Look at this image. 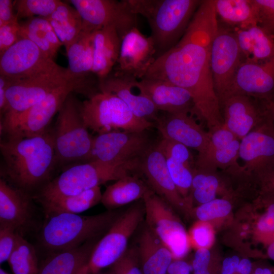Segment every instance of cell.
I'll use <instances>...</instances> for the list:
<instances>
[{"label":"cell","instance_id":"10","mask_svg":"<svg viewBox=\"0 0 274 274\" xmlns=\"http://www.w3.org/2000/svg\"><path fill=\"white\" fill-rule=\"evenodd\" d=\"M142 200L146 226L170 250L174 260L182 259L191 244L188 233L170 206L151 189Z\"/></svg>","mask_w":274,"mask_h":274},{"label":"cell","instance_id":"47","mask_svg":"<svg viewBox=\"0 0 274 274\" xmlns=\"http://www.w3.org/2000/svg\"><path fill=\"white\" fill-rule=\"evenodd\" d=\"M193 271L214 268L212 264L211 253L207 248L197 249L195 253L192 264Z\"/></svg>","mask_w":274,"mask_h":274},{"label":"cell","instance_id":"38","mask_svg":"<svg viewBox=\"0 0 274 274\" xmlns=\"http://www.w3.org/2000/svg\"><path fill=\"white\" fill-rule=\"evenodd\" d=\"M212 171L195 168L190 190L193 198L200 204L215 199L220 187L219 178Z\"/></svg>","mask_w":274,"mask_h":274},{"label":"cell","instance_id":"28","mask_svg":"<svg viewBox=\"0 0 274 274\" xmlns=\"http://www.w3.org/2000/svg\"><path fill=\"white\" fill-rule=\"evenodd\" d=\"M121 39L116 29L112 26L94 31V60L92 73L99 81L110 75L118 59Z\"/></svg>","mask_w":274,"mask_h":274},{"label":"cell","instance_id":"39","mask_svg":"<svg viewBox=\"0 0 274 274\" xmlns=\"http://www.w3.org/2000/svg\"><path fill=\"white\" fill-rule=\"evenodd\" d=\"M61 2L58 0H16L14 1V6L18 19L35 17L47 18Z\"/></svg>","mask_w":274,"mask_h":274},{"label":"cell","instance_id":"61","mask_svg":"<svg viewBox=\"0 0 274 274\" xmlns=\"http://www.w3.org/2000/svg\"><path fill=\"white\" fill-rule=\"evenodd\" d=\"M234 274H238V273H235Z\"/></svg>","mask_w":274,"mask_h":274},{"label":"cell","instance_id":"37","mask_svg":"<svg viewBox=\"0 0 274 274\" xmlns=\"http://www.w3.org/2000/svg\"><path fill=\"white\" fill-rule=\"evenodd\" d=\"M8 262L13 274H38L40 264L36 248L20 234Z\"/></svg>","mask_w":274,"mask_h":274},{"label":"cell","instance_id":"55","mask_svg":"<svg viewBox=\"0 0 274 274\" xmlns=\"http://www.w3.org/2000/svg\"><path fill=\"white\" fill-rule=\"evenodd\" d=\"M264 189L266 192L274 193V175L264 183Z\"/></svg>","mask_w":274,"mask_h":274},{"label":"cell","instance_id":"36","mask_svg":"<svg viewBox=\"0 0 274 274\" xmlns=\"http://www.w3.org/2000/svg\"><path fill=\"white\" fill-rule=\"evenodd\" d=\"M215 7L223 21L238 28L257 24L252 0H215Z\"/></svg>","mask_w":274,"mask_h":274},{"label":"cell","instance_id":"4","mask_svg":"<svg viewBox=\"0 0 274 274\" xmlns=\"http://www.w3.org/2000/svg\"><path fill=\"white\" fill-rule=\"evenodd\" d=\"M122 212L116 210L90 216L61 214L47 219L39 244L49 254L74 249L105 234Z\"/></svg>","mask_w":274,"mask_h":274},{"label":"cell","instance_id":"60","mask_svg":"<svg viewBox=\"0 0 274 274\" xmlns=\"http://www.w3.org/2000/svg\"><path fill=\"white\" fill-rule=\"evenodd\" d=\"M273 274H274V268H273Z\"/></svg>","mask_w":274,"mask_h":274},{"label":"cell","instance_id":"8","mask_svg":"<svg viewBox=\"0 0 274 274\" xmlns=\"http://www.w3.org/2000/svg\"><path fill=\"white\" fill-rule=\"evenodd\" d=\"M144 218L143 200L122 212L97 242L88 262L77 274H97L113 264L126 252L130 238Z\"/></svg>","mask_w":274,"mask_h":274},{"label":"cell","instance_id":"27","mask_svg":"<svg viewBox=\"0 0 274 274\" xmlns=\"http://www.w3.org/2000/svg\"><path fill=\"white\" fill-rule=\"evenodd\" d=\"M138 242L136 250L143 274H166L174 260L170 250L146 224Z\"/></svg>","mask_w":274,"mask_h":274},{"label":"cell","instance_id":"29","mask_svg":"<svg viewBox=\"0 0 274 274\" xmlns=\"http://www.w3.org/2000/svg\"><path fill=\"white\" fill-rule=\"evenodd\" d=\"M98 241L95 239L74 249L49 254L39 265L38 274H77L88 262Z\"/></svg>","mask_w":274,"mask_h":274},{"label":"cell","instance_id":"30","mask_svg":"<svg viewBox=\"0 0 274 274\" xmlns=\"http://www.w3.org/2000/svg\"><path fill=\"white\" fill-rule=\"evenodd\" d=\"M234 32L243 61L262 62L274 56V38L258 24Z\"/></svg>","mask_w":274,"mask_h":274},{"label":"cell","instance_id":"3","mask_svg":"<svg viewBox=\"0 0 274 274\" xmlns=\"http://www.w3.org/2000/svg\"><path fill=\"white\" fill-rule=\"evenodd\" d=\"M131 11L150 27L157 57L174 47L185 33L202 1L125 0ZM156 57V58H157Z\"/></svg>","mask_w":274,"mask_h":274},{"label":"cell","instance_id":"53","mask_svg":"<svg viewBox=\"0 0 274 274\" xmlns=\"http://www.w3.org/2000/svg\"><path fill=\"white\" fill-rule=\"evenodd\" d=\"M261 101L274 127V99Z\"/></svg>","mask_w":274,"mask_h":274},{"label":"cell","instance_id":"58","mask_svg":"<svg viewBox=\"0 0 274 274\" xmlns=\"http://www.w3.org/2000/svg\"><path fill=\"white\" fill-rule=\"evenodd\" d=\"M0 274H9V273L1 267L0 268Z\"/></svg>","mask_w":274,"mask_h":274},{"label":"cell","instance_id":"42","mask_svg":"<svg viewBox=\"0 0 274 274\" xmlns=\"http://www.w3.org/2000/svg\"><path fill=\"white\" fill-rule=\"evenodd\" d=\"M257 24L274 38V0H252Z\"/></svg>","mask_w":274,"mask_h":274},{"label":"cell","instance_id":"40","mask_svg":"<svg viewBox=\"0 0 274 274\" xmlns=\"http://www.w3.org/2000/svg\"><path fill=\"white\" fill-rule=\"evenodd\" d=\"M231 210L230 202L225 199H214L201 204L196 208L195 214L199 221L208 222L227 216Z\"/></svg>","mask_w":274,"mask_h":274},{"label":"cell","instance_id":"34","mask_svg":"<svg viewBox=\"0 0 274 274\" xmlns=\"http://www.w3.org/2000/svg\"><path fill=\"white\" fill-rule=\"evenodd\" d=\"M20 36L29 39L47 55L54 59L63 45L48 20L35 17L20 23Z\"/></svg>","mask_w":274,"mask_h":274},{"label":"cell","instance_id":"5","mask_svg":"<svg viewBox=\"0 0 274 274\" xmlns=\"http://www.w3.org/2000/svg\"><path fill=\"white\" fill-rule=\"evenodd\" d=\"M133 168L93 159L73 165L51 180L32 197L36 201L76 195L135 172Z\"/></svg>","mask_w":274,"mask_h":274},{"label":"cell","instance_id":"25","mask_svg":"<svg viewBox=\"0 0 274 274\" xmlns=\"http://www.w3.org/2000/svg\"><path fill=\"white\" fill-rule=\"evenodd\" d=\"M139 82L141 88L158 111L174 113L193 110L191 96L184 88L155 78H144Z\"/></svg>","mask_w":274,"mask_h":274},{"label":"cell","instance_id":"51","mask_svg":"<svg viewBox=\"0 0 274 274\" xmlns=\"http://www.w3.org/2000/svg\"><path fill=\"white\" fill-rule=\"evenodd\" d=\"M239 261L238 256L227 257L222 262L220 274H234Z\"/></svg>","mask_w":274,"mask_h":274},{"label":"cell","instance_id":"31","mask_svg":"<svg viewBox=\"0 0 274 274\" xmlns=\"http://www.w3.org/2000/svg\"><path fill=\"white\" fill-rule=\"evenodd\" d=\"M100 186L81 193L37 201L42 208L46 219L61 214H78L101 202Z\"/></svg>","mask_w":274,"mask_h":274},{"label":"cell","instance_id":"22","mask_svg":"<svg viewBox=\"0 0 274 274\" xmlns=\"http://www.w3.org/2000/svg\"><path fill=\"white\" fill-rule=\"evenodd\" d=\"M99 91L122 100L137 117L151 121L158 118V111L141 87L139 80L114 73L99 81Z\"/></svg>","mask_w":274,"mask_h":274},{"label":"cell","instance_id":"15","mask_svg":"<svg viewBox=\"0 0 274 274\" xmlns=\"http://www.w3.org/2000/svg\"><path fill=\"white\" fill-rule=\"evenodd\" d=\"M239 157L244 170L257 175L263 183L274 175V127L268 115L241 140Z\"/></svg>","mask_w":274,"mask_h":274},{"label":"cell","instance_id":"13","mask_svg":"<svg viewBox=\"0 0 274 274\" xmlns=\"http://www.w3.org/2000/svg\"><path fill=\"white\" fill-rule=\"evenodd\" d=\"M77 10L82 20V31L93 32L108 26L114 27L121 39L138 27L137 15L126 1L70 0L66 1Z\"/></svg>","mask_w":274,"mask_h":274},{"label":"cell","instance_id":"20","mask_svg":"<svg viewBox=\"0 0 274 274\" xmlns=\"http://www.w3.org/2000/svg\"><path fill=\"white\" fill-rule=\"evenodd\" d=\"M32 195L0 180V228L14 229L23 236L33 224L35 208Z\"/></svg>","mask_w":274,"mask_h":274},{"label":"cell","instance_id":"49","mask_svg":"<svg viewBox=\"0 0 274 274\" xmlns=\"http://www.w3.org/2000/svg\"><path fill=\"white\" fill-rule=\"evenodd\" d=\"M11 82L10 78L0 75V112L1 117L2 115H5L8 110L6 92Z\"/></svg>","mask_w":274,"mask_h":274},{"label":"cell","instance_id":"19","mask_svg":"<svg viewBox=\"0 0 274 274\" xmlns=\"http://www.w3.org/2000/svg\"><path fill=\"white\" fill-rule=\"evenodd\" d=\"M244 95L260 100L274 98V56L262 62L244 61L226 94Z\"/></svg>","mask_w":274,"mask_h":274},{"label":"cell","instance_id":"12","mask_svg":"<svg viewBox=\"0 0 274 274\" xmlns=\"http://www.w3.org/2000/svg\"><path fill=\"white\" fill-rule=\"evenodd\" d=\"M78 90L87 94L89 97L96 93L85 80H71L31 107L17 120L6 133L8 136H32L44 133L68 95Z\"/></svg>","mask_w":274,"mask_h":274},{"label":"cell","instance_id":"11","mask_svg":"<svg viewBox=\"0 0 274 274\" xmlns=\"http://www.w3.org/2000/svg\"><path fill=\"white\" fill-rule=\"evenodd\" d=\"M152 146L146 131H115L93 138V160L125 165L140 172L142 160Z\"/></svg>","mask_w":274,"mask_h":274},{"label":"cell","instance_id":"9","mask_svg":"<svg viewBox=\"0 0 274 274\" xmlns=\"http://www.w3.org/2000/svg\"><path fill=\"white\" fill-rule=\"evenodd\" d=\"M72 80L76 79L70 76L67 68L64 67L30 78L11 79L6 92L8 110L1 124V129L6 132L31 107Z\"/></svg>","mask_w":274,"mask_h":274},{"label":"cell","instance_id":"62","mask_svg":"<svg viewBox=\"0 0 274 274\" xmlns=\"http://www.w3.org/2000/svg\"><path fill=\"white\" fill-rule=\"evenodd\" d=\"M273 98H272V99H273Z\"/></svg>","mask_w":274,"mask_h":274},{"label":"cell","instance_id":"33","mask_svg":"<svg viewBox=\"0 0 274 274\" xmlns=\"http://www.w3.org/2000/svg\"><path fill=\"white\" fill-rule=\"evenodd\" d=\"M93 32L81 31L77 40L66 51L70 76L76 80H85L92 73L94 60Z\"/></svg>","mask_w":274,"mask_h":274},{"label":"cell","instance_id":"43","mask_svg":"<svg viewBox=\"0 0 274 274\" xmlns=\"http://www.w3.org/2000/svg\"><path fill=\"white\" fill-rule=\"evenodd\" d=\"M191 246L197 249L207 248L212 244L214 238V231L212 227L207 222L199 221L195 223L188 233Z\"/></svg>","mask_w":274,"mask_h":274},{"label":"cell","instance_id":"21","mask_svg":"<svg viewBox=\"0 0 274 274\" xmlns=\"http://www.w3.org/2000/svg\"><path fill=\"white\" fill-rule=\"evenodd\" d=\"M210 132V140L203 151L198 155L195 168L214 172L217 168L245 171L237 163L241 141L223 125Z\"/></svg>","mask_w":274,"mask_h":274},{"label":"cell","instance_id":"46","mask_svg":"<svg viewBox=\"0 0 274 274\" xmlns=\"http://www.w3.org/2000/svg\"><path fill=\"white\" fill-rule=\"evenodd\" d=\"M20 26L18 19L0 26V55L21 38Z\"/></svg>","mask_w":274,"mask_h":274},{"label":"cell","instance_id":"24","mask_svg":"<svg viewBox=\"0 0 274 274\" xmlns=\"http://www.w3.org/2000/svg\"><path fill=\"white\" fill-rule=\"evenodd\" d=\"M140 172L150 188L170 206L183 207L186 199L179 193L168 172L164 157L156 145H152L144 156Z\"/></svg>","mask_w":274,"mask_h":274},{"label":"cell","instance_id":"50","mask_svg":"<svg viewBox=\"0 0 274 274\" xmlns=\"http://www.w3.org/2000/svg\"><path fill=\"white\" fill-rule=\"evenodd\" d=\"M191 268V265L182 259L174 260L166 274H190Z\"/></svg>","mask_w":274,"mask_h":274},{"label":"cell","instance_id":"23","mask_svg":"<svg viewBox=\"0 0 274 274\" xmlns=\"http://www.w3.org/2000/svg\"><path fill=\"white\" fill-rule=\"evenodd\" d=\"M190 112L165 113L156 120L157 128L162 138L182 144L200 154L208 144L210 134L189 115Z\"/></svg>","mask_w":274,"mask_h":274},{"label":"cell","instance_id":"14","mask_svg":"<svg viewBox=\"0 0 274 274\" xmlns=\"http://www.w3.org/2000/svg\"><path fill=\"white\" fill-rule=\"evenodd\" d=\"M62 67L33 42L21 37L0 55V75L12 80L37 76Z\"/></svg>","mask_w":274,"mask_h":274},{"label":"cell","instance_id":"17","mask_svg":"<svg viewBox=\"0 0 274 274\" xmlns=\"http://www.w3.org/2000/svg\"><path fill=\"white\" fill-rule=\"evenodd\" d=\"M156 50L150 36L135 27L122 38L115 73L138 80L144 78L156 58Z\"/></svg>","mask_w":274,"mask_h":274},{"label":"cell","instance_id":"57","mask_svg":"<svg viewBox=\"0 0 274 274\" xmlns=\"http://www.w3.org/2000/svg\"><path fill=\"white\" fill-rule=\"evenodd\" d=\"M215 273L214 268L193 271V274H216Z\"/></svg>","mask_w":274,"mask_h":274},{"label":"cell","instance_id":"41","mask_svg":"<svg viewBox=\"0 0 274 274\" xmlns=\"http://www.w3.org/2000/svg\"><path fill=\"white\" fill-rule=\"evenodd\" d=\"M109 274H143L136 247L128 248L124 254L109 267Z\"/></svg>","mask_w":274,"mask_h":274},{"label":"cell","instance_id":"44","mask_svg":"<svg viewBox=\"0 0 274 274\" xmlns=\"http://www.w3.org/2000/svg\"><path fill=\"white\" fill-rule=\"evenodd\" d=\"M258 238L268 245L274 239V202L268 204L256 223Z\"/></svg>","mask_w":274,"mask_h":274},{"label":"cell","instance_id":"16","mask_svg":"<svg viewBox=\"0 0 274 274\" xmlns=\"http://www.w3.org/2000/svg\"><path fill=\"white\" fill-rule=\"evenodd\" d=\"M210 61L215 89L220 101L227 92L243 61L234 32L219 27L212 42Z\"/></svg>","mask_w":274,"mask_h":274},{"label":"cell","instance_id":"56","mask_svg":"<svg viewBox=\"0 0 274 274\" xmlns=\"http://www.w3.org/2000/svg\"><path fill=\"white\" fill-rule=\"evenodd\" d=\"M267 256L269 258L274 261V239L268 245Z\"/></svg>","mask_w":274,"mask_h":274},{"label":"cell","instance_id":"32","mask_svg":"<svg viewBox=\"0 0 274 274\" xmlns=\"http://www.w3.org/2000/svg\"><path fill=\"white\" fill-rule=\"evenodd\" d=\"M150 189L148 184L137 176L129 175L108 186L102 194L101 202L109 210H116L143 199Z\"/></svg>","mask_w":274,"mask_h":274},{"label":"cell","instance_id":"7","mask_svg":"<svg viewBox=\"0 0 274 274\" xmlns=\"http://www.w3.org/2000/svg\"><path fill=\"white\" fill-rule=\"evenodd\" d=\"M57 163L93 160V138L81 113V104L70 94L60 110L53 131Z\"/></svg>","mask_w":274,"mask_h":274},{"label":"cell","instance_id":"54","mask_svg":"<svg viewBox=\"0 0 274 274\" xmlns=\"http://www.w3.org/2000/svg\"><path fill=\"white\" fill-rule=\"evenodd\" d=\"M251 274H273V268L267 266H258L253 269Z\"/></svg>","mask_w":274,"mask_h":274},{"label":"cell","instance_id":"1","mask_svg":"<svg viewBox=\"0 0 274 274\" xmlns=\"http://www.w3.org/2000/svg\"><path fill=\"white\" fill-rule=\"evenodd\" d=\"M219 28L215 11L199 8L179 42L156 58L144 77L165 80L187 90L193 112L206 122L209 131L223 124L210 61L212 42Z\"/></svg>","mask_w":274,"mask_h":274},{"label":"cell","instance_id":"6","mask_svg":"<svg viewBox=\"0 0 274 274\" xmlns=\"http://www.w3.org/2000/svg\"><path fill=\"white\" fill-rule=\"evenodd\" d=\"M81 113L87 129L97 134L115 131L142 132L154 124L137 117L122 100L104 91L96 92L81 103Z\"/></svg>","mask_w":274,"mask_h":274},{"label":"cell","instance_id":"26","mask_svg":"<svg viewBox=\"0 0 274 274\" xmlns=\"http://www.w3.org/2000/svg\"><path fill=\"white\" fill-rule=\"evenodd\" d=\"M156 146L164 157L168 172L179 193L186 199L195 168L188 148L163 138Z\"/></svg>","mask_w":274,"mask_h":274},{"label":"cell","instance_id":"45","mask_svg":"<svg viewBox=\"0 0 274 274\" xmlns=\"http://www.w3.org/2000/svg\"><path fill=\"white\" fill-rule=\"evenodd\" d=\"M19 233L8 227L0 228V263L8 261L15 248Z\"/></svg>","mask_w":274,"mask_h":274},{"label":"cell","instance_id":"2","mask_svg":"<svg viewBox=\"0 0 274 274\" xmlns=\"http://www.w3.org/2000/svg\"><path fill=\"white\" fill-rule=\"evenodd\" d=\"M3 179L32 196L51 180L57 163L53 131L32 136H8L0 144Z\"/></svg>","mask_w":274,"mask_h":274},{"label":"cell","instance_id":"59","mask_svg":"<svg viewBox=\"0 0 274 274\" xmlns=\"http://www.w3.org/2000/svg\"><path fill=\"white\" fill-rule=\"evenodd\" d=\"M97 274H109V273L108 272H105V273H101V272H99V273H98Z\"/></svg>","mask_w":274,"mask_h":274},{"label":"cell","instance_id":"52","mask_svg":"<svg viewBox=\"0 0 274 274\" xmlns=\"http://www.w3.org/2000/svg\"><path fill=\"white\" fill-rule=\"evenodd\" d=\"M253 266L251 261L247 258L239 260L236 273L238 274H251Z\"/></svg>","mask_w":274,"mask_h":274},{"label":"cell","instance_id":"18","mask_svg":"<svg viewBox=\"0 0 274 274\" xmlns=\"http://www.w3.org/2000/svg\"><path fill=\"white\" fill-rule=\"evenodd\" d=\"M244 95H231L220 101L223 125L240 141L262 124L268 115L260 100Z\"/></svg>","mask_w":274,"mask_h":274},{"label":"cell","instance_id":"35","mask_svg":"<svg viewBox=\"0 0 274 274\" xmlns=\"http://www.w3.org/2000/svg\"><path fill=\"white\" fill-rule=\"evenodd\" d=\"M65 50L78 38L82 30V20L77 10L62 2L54 13L47 18Z\"/></svg>","mask_w":274,"mask_h":274},{"label":"cell","instance_id":"48","mask_svg":"<svg viewBox=\"0 0 274 274\" xmlns=\"http://www.w3.org/2000/svg\"><path fill=\"white\" fill-rule=\"evenodd\" d=\"M14 10V1L0 0V26L18 19Z\"/></svg>","mask_w":274,"mask_h":274}]
</instances>
